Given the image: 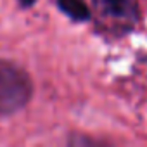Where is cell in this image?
Instances as JSON below:
<instances>
[{
    "instance_id": "obj_1",
    "label": "cell",
    "mask_w": 147,
    "mask_h": 147,
    "mask_svg": "<svg viewBox=\"0 0 147 147\" xmlns=\"http://www.w3.org/2000/svg\"><path fill=\"white\" fill-rule=\"evenodd\" d=\"M33 95L30 75L19 66L0 61V116H12L21 111Z\"/></svg>"
},
{
    "instance_id": "obj_2",
    "label": "cell",
    "mask_w": 147,
    "mask_h": 147,
    "mask_svg": "<svg viewBox=\"0 0 147 147\" xmlns=\"http://www.w3.org/2000/svg\"><path fill=\"white\" fill-rule=\"evenodd\" d=\"M92 2L99 23L116 35L131 31L140 19L138 0H92Z\"/></svg>"
},
{
    "instance_id": "obj_3",
    "label": "cell",
    "mask_w": 147,
    "mask_h": 147,
    "mask_svg": "<svg viewBox=\"0 0 147 147\" xmlns=\"http://www.w3.org/2000/svg\"><path fill=\"white\" fill-rule=\"evenodd\" d=\"M57 5L69 19L76 23H85L92 18L87 0H57Z\"/></svg>"
}]
</instances>
